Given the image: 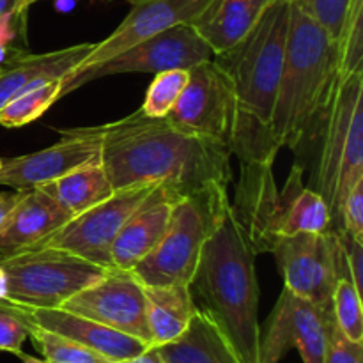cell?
Instances as JSON below:
<instances>
[{
  "instance_id": "1",
  "label": "cell",
  "mask_w": 363,
  "mask_h": 363,
  "mask_svg": "<svg viewBox=\"0 0 363 363\" xmlns=\"http://www.w3.org/2000/svg\"><path fill=\"white\" fill-rule=\"evenodd\" d=\"M101 165L113 190L167 184L183 195L229 188L230 151L225 144L188 133L165 117L142 110L101 124Z\"/></svg>"
},
{
  "instance_id": "2",
  "label": "cell",
  "mask_w": 363,
  "mask_h": 363,
  "mask_svg": "<svg viewBox=\"0 0 363 363\" xmlns=\"http://www.w3.org/2000/svg\"><path fill=\"white\" fill-rule=\"evenodd\" d=\"M257 252L234 216L230 202L202 247L190 282L194 298L220 326L245 363H259V282L255 275Z\"/></svg>"
},
{
  "instance_id": "3",
  "label": "cell",
  "mask_w": 363,
  "mask_h": 363,
  "mask_svg": "<svg viewBox=\"0 0 363 363\" xmlns=\"http://www.w3.org/2000/svg\"><path fill=\"white\" fill-rule=\"evenodd\" d=\"M339 82L337 41L289 2L286 60L269 123L280 149H298L321 131Z\"/></svg>"
},
{
  "instance_id": "4",
  "label": "cell",
  "mask_w": 363,
  "mask_h": 363,
  "mask_svg": "<svg viewBox=\"0 0 363 363\" xmlns=\"http://www.w3.org/2000/svg\"><path fill=\"white\" fill-rule=\"evenodd\" d=\"M287 32L289 0H275L236 46L213 55V62L225 73L233 85L243 119L272 123L286 60Z\"/></svg>"
},
{
  "instance_id": "5",
  "label": "cell",
  "mask_w": 363,
  "mask_h": 363,
  "mask_svg": "<svg viewBox=\"0 0 363 363\" xmlns=\"http://www.w3.org/2000/svg\"><path fill=\"white\" fill-rule=\"evenodd\" d=\"M360 179H363V71L339 82L323 121V145L311 188L330 206L333 229L344 199Z\"/></svg>"
},
{
  "instance_id": "6",
  "label": "cell",
  "mask_w": 363,
  "mask_h": 363,
  "mask_svg": "<svg viewBox=\"0 0 363 363\" xmlns=\"http://www.w3.org/2000/svg\"><path fill=\"white\" fill-rule=\"evenodd\" d=\"M227 188L184 195L155 250L133 266L131 275L142 286H190L202 247L216 229L229 204Z\"/></svg>"
},
{
  "instance_id": "7",
  "label": "cell",
  "mask_w": 363,
  "mask_h": 363,
  "mask_svg": "<svg viewBox=\"0 0 363 363\" xmlns=\"http://www.w3.org/2000/svg\"><path fill=\"white\" fill-rule=\"evenodd\" d=\"M4 301L30 308H59L110 269L57 248H28L0 255ZM2 303V301H0Z\"/></svg>"
},
{
  "instance_id": "8",
  "label": "cell",
  "mask_w": 363,
  "mask_h": 363,
  "mask_svg": "<svg viewBox=\"0 0 363 363\" xmlns=\"http://www.w3.org/2000/svg\"><path fill=\"white\" fill-rule=\"evenodd\" d=\"M272 254L284 277V287L332 314V294L340 277H350L344 257L340 233H298L282 236L273 245Z\"/></svg>"
},
{
  "instance_id": "9",
  "label": "cell",
  "mask_w": 363,
  "mask_h": 363,
  "mask_svg": "<svg viewBox=\"0 0 363 363\" xmlns=\"http://www.w3.org/2000/svg\"><path fill=\"white\" fill-rule=\"evenodd\" d=\"M213 50L190 23L176 25L160 34L138 41L124 52L62 78L59 99L98 78L121 73H152L169 69H190L213 59Z\"/></svg>"
},
{
  "instance_id": "10",
  "label": "cell",
  "mask_w": 363,
  "mask_h": 363,
  "mask_svg": "<svg viewBox=\"0 0 363 363\" xmlns=\"http://www.w3.org/2000/svg\"><path fill=\"white\" fill-rule=\"evenodd\" d=\"M188 84L165 119L179 130L225 144L230 142L243 116L233 85L215 62L208 60L188 69Z\"/></svg>"
},
{
  "instance_id": "11",
  "label": "cell",
  "mask_w": 363,
  "mask_h": 363,
  "mask_svg": "<svg viewBox=\"0 0 363 363\" xmlns=\"http://www.w3.org/2000/svg\"><path fill=\"white\" fill-rule=\"evenodd\" d=\"M155 186L156 184H138L116 190L106 201L73 216L69 222L64 223L34 248H57L105 269H113V241L123 229L124 222Z\"/></svg>"
},
{
  "instance_id": "12",
  "label": "cell",
  "mask_w": 363,
  "mask_h": 363,
  "mask_svg": "<svg viewBox=\"0 0 363 363\" xmlns=\"http://www.w3.org/2000/svg\"><path fill=\"white\" fill-rule=\"evenodd\" d=\"M57 133L62 138L52 147L2 160L0 184L13 190H28L60 179L82 167L101 163L99 126L57 130Z\"/></svg>"
},
{
  "instance_id": "13",
  "label": "cell",
  "mask_w": 363,
  "mask_h": 363,
  "mask_svg": "<svg viewBox=\"0 0 363 363\" xmlns=\"http://www.w3.org/2000/svg\"><path fill=\"white\" fill-rule=\"evenodd\" d=\"M60 308L151 346V333L145 319L144 286L130 272L110 269L98 282L73 294Z\"/></svg>"
},
{
  "instance_id": "14",
  "label": "cell",
  "mask_w": 363,
  "mask_h": 363,
  "mask_svg": "<svg viewBox=\"0 0 363 363\" xmlns=\"http://www.w3.org/2000/svg\"><path fill=\"white\" fill-rule=\"evenodd\" d=\"M293 347L300 351L303 363L325 362L326 325L314 303L284 287L266 332L261 333L259 363H279Z\"/></svg>"
},
{
  "instance_id": "15",
  "label": "cell",
  "mask_w": 363,
  "mask_h": 363,
  "mask_svg": "<svg viewBox=\"0 0 363 363\" xmlns=\"http://www.w3.org/2000/svg\"><path fill=\"white\" fill-rule=\"evenodd\" d=\"M131 11L119 27L106 39L96 43L94 50L85 57L74 71L96 66L117 53L124 52L138 41L160 34L170 27L194 23L195 18L213 0H130Z\"/></svg>"
},
{
  "instance_id": "16",
  "label": "cell",
  "mask_w": 363,
  "mask_h": 363,
  "mask_svg": "<svg viewBox=\"0 0 363 363\" xmlns=\"http://www.w3.org/2000/svg\"><path fill=\"white\" fill-rule=\"evenodd\" d=\"M234 216L248 234L257 254H272L277 243L275 220L279 209V188L273 176V163H241L236 195L230 202Z\"/></svg>"
},
{
  "instance_id": "17",
  "label": "cell",
  "mask_w": 363,
  "mask_h": 363,
  "mask_svg": "<svg viewBox=\"0 0 363 363\" xmlns=\"http://www.w3.org/2000/svg\"><path fill=\"white\" fill-rule=\"evenodd\" d=\"M184 195L167 184H156L151 194L124 222L112 247L113 269L131 272L137 262L151 254L165 236L177 202Z\"/></svg>"
},
{
  "instance_id": "18",
  "label": "cell",
  "mask_w": 363,
  "mask_h": 363,
  "mask_svg": "<svg viewBox=\"0 0 363 363\" xmlns=\"http://www.w3.org/2000/svg\"><path fill=\"white\" fill-rule=\"evenodd\" d=\"M13 307L30 325L41 326L50 332L67 337V339L96 351L112 363L137 357L149 347V344L142 342L135 337L117 332V330L108 328L105 325H99L92 319L74 314L66 308H30L21 307V305H13Z\"/></svg>"
},
{
  "instance_id": "19",
  "label": "cell",
  "mask_w": 363,
  "mask_h": 363,
  "mask_svg": "<svg viewBox=\"0 0 363 363\" xmlns=\"http://www.w3.org/2000/svg\"><path fill=\"white\" fill-rule=\"evenodd\" d=\"M71 218L73 215L41 186L23 190L16 208L0 227V255L38 247Z\"/></svg>"
},
{
  "instance_id": "20",
  "label": "cell",
  "mask_w": 363,
  "mask_h": 363,
  "mask_svg": "<svg viewBox=\"0 0 363 363\" xmlns=\"http://www.w3.org/2000/svg\"><path fill=\"white\" fill-rule=\"evenodd\" d=\"M96 43L67 46L46 53H28L0 69V110L28 89L50 80H62L73 73L94 50Z\"/></svg>"
},
{
  "instance_id": "21",
  "label": "cell",
  "mask_w": 363,
  "mask_h": 363,
  "mask_svg": "<svg viewBox=\"0 0 363 363\" xmlns=\"http://www.w3.org/2000/svg\"><path fill=\"white\" fill-rule=\"evenodd\" d=\"M332 211L325 199L305 184V169L293 165L286 184L279 190L277 209V238L298 233H326L332 229Z\"/></svg>"
},
{
  "instance_id": "22",
  "label": "cell",
  "mask_w": 363,
  "mask_h": 363,
  "mask_svg": "<svg viewBox=\"0 0 363 363\" xmlns=\"http://www.w3.org/2000/svg\"><path fill=\"white\" fill-rule=\"evenodd\" d=\"M275 0H213L190 23L215 55L236 46Z\"/></svg>"
},
{
  "instance_id": "23",
  "label": "cell",
  "mask_w": 363,
  "mask_h": 363,
  "mask_svg": "<svg viewBox=\"0 0 363 363\" xmlns=\"http://www.w3.org/2000/svg\"><path fill=\"white\" fill-rule=\"evenodd\" d=\"M156 347L165 363H245L220 326L199 307L183 335Z\"/></svg>"
},
{
  "instance_id": "24",
  "label": "cell",
  "mask_w": 363,
  "mask_h": 363,
  "mask_svg": "<svg viewBox=\"0 0 363 363\" xmlns=\"http://www.w3.org/2000/svg\"><path fill=\"white\" fill-rule=\"evenodd\" d=\"M144 298L151 346H163L183 335L197 311L190 286H144Z\"/></svg>"
},
{
  "instance_id": "25",
  "label": "cell",
  "mask_w": 363,
  "mask_h": 363,
  "mask_svg": "<svg viewBox=\"0 0 363 363\" xmlns=\"http://www.w3.org/2000/svg\"><path fill=\"white\" fill-rule=\"evenodd\" d=\"M41 188L73 216L106 201L116 191L101 163L82 167L60 179L41 184Z\"/></svg>"
},
{
  "instance_id": "26",
  "label": "cell",
  "mask_w": 363,
  "mask_h": 363,
  "mask_svg": "<svg viewBox=\"0 0 363 363\" xmlns=\"http://www.w3.org/2000/svg\"><path fill=\"white\" fill-rule=\"evenodd\" d=\"M62 80H50L28 89L0 110V126L21 128L38 121L50 106L59 101Z\"/></svg>"
},
{
  "instance_id": "27",
  "label": "cell",
  "mask_w": 363,
  "mask_h": 363,
  "mask_svg": "<svg viewBox=\"0 0 363 363\" xmlns=\"http://www.w3.org/2000/svg\"><path fill=\"white\" fill-rule=\"evenodd\" d=\"M28 325V339L32 340L35 350L41 353L46 363H112L96 351L59 335L55 332L41 328V326Z\"/></svg>"
},
{
  "instance_id": "28",
  "label": "cell",
  "mask_w": 363,
  "mask_h": 363,
  "mask_svg": "<svg viewBox=\"0 0 363 363\" xmlns=\"http://www.w3.org/2000/svg\"><path fill=\"white\" fill-rule=\"evenodd\" d=\"M339 53V78L353 77L363 71V0H353L350 14L337 39Z\"/></svg>"
},
{
  "instance_id": "29",
  "label": "cell",
  "mask_w": 363,
  "mask_h": 363,
  "mask_svg": "<svg viewBox=\"0 0 363 363\" xmlns=\"http://www.w3.org/2000/svg\"><path fill=\"white\" fill-rule=\"evenodd\" d=\"M25 16L20 0H0V69L28 55Z\"/></svg>"
},
{
  "instance_id": "30",
  "label": "cell",
  "mask_w": 363,
  "mask_h": 363,
  "mask_svg": "<svg viewBox=\"0 0 363 363\" xmlns=\"http://www.w3.org/2000/svg\"><path fill=\"white\" fill-rule=\"evenodd\" d=\"M332 312L337 326L347 339L363 342L362 293L347 277H340L333 287Z\"/></svg>"
},
{
  "instance_id": "31",
  "label": "cell",
  "mask_w": 363,
  "mask_h": 363,
  "mask_svg": "<svg viewBox=\"0 0 363 363\" xmlns=\"http://www.w3.org/2000/svg\"><path fill=\"white\" fill-rule=\"evenodd\" d=\"M188 74V69H169L156 74L145 92L142 113L147 117H165L186 87Z\"/></svg>"
},
{
  "instance_id": "32",
  "label": "cell",
  "mask_w": 363,
  "mask_h": 363,
  "mask_svg": "<svg viewBox=\"0 0 363 363\" xmlns=\"http://www.w3.org/2000/svg\"><path fill=\"white\" fill-rule=\"evenodd\" d=\"M291 4L321 25L332 39H339L353 0H289Z\"/></svg>"
},
{
  "instance_id": "33",
  "label": "cell",
  "mask_w": 363,
  "mask_h": 363,
  "mask_svg": "<svg viewBox=\"0 0 363 363\" xmlns=\"http://www.w3.org/2000/svg\"><path fill=\"white\" fill-rule=\"evenodd\" d=\"M326 350L323 363H363V342L347 339L337 326L332 314H325Z\"/></svg>"
},
{
  "instance_id": "34",
  "label": "cell",
  "mask_w": 363,
  "mask_h": 363,
  "mask_svg": "<svg viewBox=\"0 0 363 363\" xmlns=\"http://www.w3.org/2000/svg\"><path fill=\"white\" fill-rule=\"evenodd\" d=\"M28 339V325L20 312L9 303H0V351L20 357L25 340Z\"/></svg>"
},
{
  "instance_id": "35",
  "label": "cell",
  "mask_w": 363,
  "mask_h": 363,
  "mask_svg": "<svg viewBox=\"0 0 363 363\" xmlns=\"http://www.w3.org/2000/svg\"><path fill=\"white\" fill-rule=\"evenodd\" d=\"M335 229L363 243V179L357 181L344 199Z\"/></svg>"
},
{
  "instance_id": "36",
  "label": "cell",
  "mask_w": 363,
  "mask_h": 363,
  "mask_svg": "<svg viewBox=\"0 0 363 363\" xmlns=\"http://www.w3.org/2000/svg\"><path fill=\"white\" fill-rule=\"evenodd\" d=\"M339 230V229H337ZM340 233V230H339ZM340 241H342L344 257H346V266L350 269L351 282L354 284L358 291L362 293V282H363V243L354 240V238L347 236V234L340 233Z\"/></svg>"
},
{
  "instance_id": "37",
  "label": "cell",
  "mask_w": 363,
  "mask_h": 363,
  "mask_svg": "<svg viewBox=\"0 0 363 363\" xmlns=\"http://www.w3.org/2000/svg\"><path fill=\"white\" fill-rule=\"evenodd\" d=\"M21 194H23V190L0 191V227L7 222L13 209L16 208V204L21 199Z\"/></svg>"
},
{
  "instance_id": "38",
  "label": "cell",
  "mask_w": 363,
  "mask_h": 363,
  "mask_svg": "<svg viewBox=\"0 0 363 363\" xmlns=\"http://www.w3.org/2000/svg\"><path fill=\"white\" fill-rule=\"evenodd\" d=\"M116 363H165V362H163L162 354H160V351H158V347L149 346L147 350L142 351V353L137 354V357L126 358V360H121V362H116Z\"/></svg>"
},
{
  "instance_id": "39",
  "label": "cell",
  "mask_w": 363,
  "mask_h": 363,
  "mask_svg": "<svg viewBox=\"0 0 363 363\" xmlns=\"http://www.w3.org/2000/svg\"><path fill=\"white\" fill-rule=\"evenodd\" d=\"M38 2H41V0H20V9L27 13L28 7L34 6V4H38Z\"/></svg>"
},
{
  "instance_id": "40",
  "label": "cell",
  "mask_w": 363,
  "mask_h": 363,
  "mask_svg": "<svg viewBox=\"0 0 363 363\" xmlns=\"http://www.w3.org/2000/svg\"><path fill=\"white\" fill-rule=\"evenodd\" d=\"M0 301H4V275L0 269Z\"/></svg>"
},
{
  "instance_id": "41",
  "label": "cell",
  "mask_w": 363,
  "mask_h": 363,
  "mask_svg": "<svg viewBox=\"0 0 363 363\" xmlns=\"http://www.w3.org/2000/svg\"><path fill=\"white\" fill-rule=\"evenodd\" d=\"M0 165H2V160H0Z\"/></svg>"
},
{
  "instance_id": "42",
  "label": "cell",
  "mask_w": 363,
  "mask_h": 363,
  "mask_svg": "<svg viewBox=\"0 0 363 363\" xmlns=\"http://www.w3.org/2000/svg\"><path fill=\"white\" fill-rule=\"evenodd\" d=\"M128 2H130V0H128Z\"/></svg>"
}]
</instances>
